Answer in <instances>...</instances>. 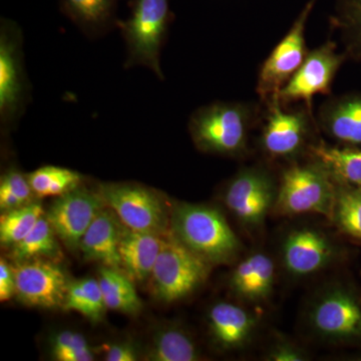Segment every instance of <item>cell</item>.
<instances>
[{
    "mask_svg": "<svg viewBox=\"0 0 361 361\" xmlns=\"http://www.w3.org/2000/svg\"><path fill=\"white\" fill-rule=\"evenodd\" d=\"M262 115L257 104L214 102L192 114L189 133L203 153L239 158L248 152L252 130Z\"/></svg>",
    "mask_w": 361,
    "mask_h": 361,
    "instance_id": "obj_1",
    "label": "cell"
},
{
    "mask_svg": "<svg viewBox=\"0 0 361 361\" xmlns=\"http://www.w3.org/2000/svg\"><path fill=\"white\" fill-rule=\"evenodd\" d=\"M170 231L213 265L234 261L243 249L224 214L212 206L177 204L171 210Z\"/></svg>",
    "mask_w": 361,
    "mask_h": 361,
    "instance_id": "obj_2",
    "label": "cell"
},
{
    "mask_svg": "<svg viewBox=\"0 0 361 361\" xmlns=\"http://www.w3.org/2000/svg\"><path fill=\"white\" fill-rule=\"evenodd\" d=\"M127 20L116 21L127 47V68L145 66L165 80L161 51L173 20L170 0H132Z\"/></svg>",
    "mask_w": 361,
    "mask_h": 361,
    "instance_id": "obj_3",
    "label": "cell"
},
{
    "mask_svg": "<svg viewBox=\"0 0 361 361\" xmlns=\"http://www.w3.org/2000/svg\"><path fill=\"white\" fill-rule=\"evenodd\" d=\"M336 182L322 165L310 158L285 169L278 185L273 210L279 216L317 214L331 218Z\"/></svg>",
    "mask_w": 361,
    "mask_h": 361,
    "instance_id": "obj_4",
    "label": "cell"
},
{
    "mask_svg": "<svg viewBox=\"0 0 361 361\" xmlns=\"http://www.w3.org/2000/svg\"><path fill=\"white\" fill-rule=\"evenodd\" d=\"M213 266L169 229L149 279L152 295L164 303L182 300L205 283Z\"/></svg>",
    "mask_w": 361,
    "mask_h": 361,
    "instance_id": "obj_5",
    "label": "cell"
},
{
    "mask_svg": "<svg viewBox=\"0 0 361 361\" xmlns=\"http://www.w3.org/2000/svg\"><path fill=\"white\" fill-rule=\"evenodd\" d=\"M26 75L23 35L16 21H0V123L2 132H11L25 115L30 101Z\"/></svg>",
    "mask_w": 361,
    "mask_h": 361,
    "instance_id": "obj_6",
    "label": "cell"
},
{
    "mask_svg": "<svg viewBox=\"0 0 361 361\" xmlns=\"http://www.w3.org/2000/svg\"><path fill=\"white\" fill-rule=\"evenodd\" d=\"M263 125L259 144L272 159L295 160L308 154L311 135L317 122L312 111L304 104L296 109L286 108L277 99L264 104Z\"/></svg>",
    "mask_w": 361,
    "mask_h": 361,
    "instance_id": "obj_7",
    "label": "cell"
},
{
    "mask_svg": "<svg viewBox=\"0 0 361 361\" xmlns=\"http://www.w3.org/2000/svg\"><path fill=\"white\" fill-rule=\"evenodd\" d=\"M97 191L130 229L159 235L170 229L172 209L156 190L137 183H103Z\"/></svg>",
    "mask_w": 361,
    "mask_h": 361,
    "instance_id": "obj_8",
    "label": "cell"
},
{
    "mask_svg": "<svg viewBox=\"0 0 361 361\" xmlns=\"http://www.w3.org/2000/svg\"><path fill=\"white\" fill-rule=\"evenodd\" d=\"M278 186L269 171L260 166L241 169L226 183L223 201L247 230H257L276 200Z\"/></svg>",
    "mask_w": 361,
    "mask_h": 361,
    "instance_id": "obj_9",
    "label": "cell"
},
{
    "mask_svg": "<svg viewBox=\"0 0 361 361\" xmlns=\"http://www.w3.org/2000/svg\"><path fill=\"white\" fill-rule=\"evenodd\" d=\"M318 0H310L304 6L290 30L271 51L258 73L257 92L261 103L276 99L280 90L305 61V30L313 8Z\"/></svg>",
    "mask_w": 361,
    "mask_h": 361,
    "instance_id": "obj_10",
    "label": "cell"
},
{
    "mask_svg": "<svg viewBox=\"0 0 361 361\" xmlns=\"http://www.w3.org/2000/svg\"><path fill=\"white\" fill-rule=\"evenodd\" d=\"M308 322L325 341L342 343L361 339V305L353 292L341 286L322 291L311 304Z\"/></svg>",
    "mask_w": 361,
    "mask_h": 361,
    "instance_id": "obj_11",
    "label": "cell"
},
{
    "mask_svg": "<svg viewBox=\"0 0 361 361\" xmlns=\"http://www.w3.org/2000/svg\"><path fill=\"white\" fill-rule=\"evenodd\" d=\"M346 59L348 56L344 51H338L336 42L327 40L308 52L305 61L280 90L277 99L285 106L303 102L313 113V97L331 94L334 78Z\"/></svg>",
    "mask_w": 361,
    "mask_h": 361,
    "instance_id": "obj_12",
    "label": "cell"
},
{
    "mask_svg": "<svg viewBox=\"0 0 361 361\" xmlns=\"http://www.w3.org/2000/svg\"><path fill=\"white\" fill-rule=\"evenodd\" d=\"M16 297L23 305L42 310H63L70 278L56 261L33 259L16 263Z\"/></svg>",
    "mask_w": 361,
    "mask_h": 361,
    "instance_id": "obj_13",
    "label": "cell"
},
{
    "mask_svg": "<svg viewBox=\"0 0 361 361\" xmlns=\"http://www.w3.org/2000/svg\"><path fill=\"white\" fill-rule=\"evenodd\" d=\"M106 204L97 190L84 184L56 197L45 212L59 241L68 250L78 251L85 233Z\"/></svg>",
    "mask_w": 361,
    "mask_h": 361,
    "instance_id": "obj_14",
    "label": "cell"
},
{
    "mask_svg": "<svg viewBox=\"0 0 361 361\" xmlns=\"http://www.w3.org/2000/svg\"><path fill=\"white\" fill-rule=\"evenodd\" d=\"M339 257V249L326 233L310 227L287 233L281 244L284 269L292 277H307L326 269Z\"/></svg>",
    "mask_w": 361,
    "mask_h": 361,
    "instance_id": "obj_15",
    "label": "cell"
},
{
    "mask_svg": "<svg viewBox=\"0 0 361 361\" xmlns=\"http://www.w3.org/2000/svg\"><path fill=\"white\" fill-rule=\"evenodd\" d=\"M213 343L222 351H235L250 343L258 327V317L237 304L218 302L207 315Z\"/></svg>",
    "mask_w": 361,
    "mask_h": 361,
    "instance_id": "obj_16",
    "label": "cell"
},
{
    "mask_svg": "<svg viewBox=\"0 0 361 361\" xmlns=\"http://www.w3.org/2000/svg\"><path fill=\"white\" fill-rule=\"evenodd\" d=\"M318 128L343 147H361V92L329 97L318 110Z\"/></svg>",
    "mask_w": 361,
    "mask_h": 361,
    "instance_id": "obj_17",
    "label": "cell"
},
{
    "mask_svg": "<svg viewBox=\"0 0 361 361\" xmlns=\"http://www.w3.org/2000/svg\"><path fill=\"white\" fill-rule=\"evenodd\" d=\"M274 261L264 252L244 258L232 271L229 287L232 293L247 303L265 302L272 295L276 277Z\"/></svg>",
    "mask_w": 361,
    "mask_h": 361,
    "instance_id": "obj_18",
    "label": "cell"
},
{
    "mask_svg": "<svg viewBox=\"0 0 361 361\" xmlns=\"http://www.w3.org/2000/svg\"><path fill=\"white\" fill-rule=\"evenodd\" d=\"M123 226L108 206L97 214L80 241L78 251L82 252L84 260L122 270L118 244Z\"/></svg>",
    "mask_w": 361,
    "mask_h": 361,
    "instance_id": "obj_19",
    "label": "cell"
},
{
    "mask_svg": "<svg viewBox=\"0 0 361 361\" xmlns=\"http://www.w3.org/2000/svg\"><path fill=\"white\" fill-rule=\"evenodd\" d=\"M163 236L123 226L118 244L121 266L133 281L141 283L149 279L160 254Z\"/></svg>",
    "mask_w": 361,
    "mask_h": 361,
    "instance_id": "obj_20",
    "label": "cell"
},
{
    "mask_svg": "<svg viewBox=\"0 0 361 361\" xmlns=\"http://www.w3.org/2000/svg\"><path fill=\"white\" fill-rule=\"evenodd\" d=\"M121 0H59L61 11L90 39L116 26V11Z\"/></svg>",
    "mask_w": 361,
    "mask_h": 361,
    "instance_id": "obj_21",
    "label": "cell"
},
{
    "mask_svg": "<svg viewBox=\"0 0 361 361\" xmlns=\"http://www.w3.org/2000/svg\"><path fill=\"white\" fill-rule=\"evenodd\" d=\"M307 155L334 182L361 188V147H334L320 141L311 145Z\"/></svg>",
    "mask_w": 361,
    "mask_h": 361,
    "instance_id": "obj_22",
    "label": "cell"
},
{
    "mask_svg": "<svg viewBox=\"0 0 361 361\" xmlns=\"http://www.w3.org/2000/svg\"><path fill=\"white\" fill-rule=\"evenodd\" d=\"M144 360L197 361L201 360V353L193 337L186 329L177 324H166L154 334Z\"/></svg>",
    "mask_w": 361,
    "mask_h": 361,
    "instance_id": "obj_23",
    "label": "cell"
},
{
    "mask_svg": "<svg viewBox=\"0 0 361 361\" xmlns=\"http://www.w3.org/2000/svg\"><path fill=\"white\" fill-rule=\"evenodd\" d=\"M99 282L106 308L127 315H137L142 310L135 282L122 270L101 266Z\"/></svg>",
    "mask_w": 361,
    "mask_h": 361,
    "instance_id": "obj_24",
    "label": "cell"
},
{
    "mask_svg": "<svg viewBox=\"0 0 361 361\" xmlns=\"http://www.w3.org/2000/svg\"><path fill=\"white\" fill-rule=\"evenodd\" d=\"M59 239L45 214L32 228V231L11 247V259L14 263L33 259H49L58 261L63 257Z\"/></svg>",
    "mask_w": 361,
    "mask_h": 361,
    "instance_id": "obj_25",
    "label": "cell"
},
{
    "mask_svg": "<svg viewBox=\"0 0 361 361\" xmlns=\"http://www.w3.org/2000/svg\"><path fill=\"white\" fill-rule=\"evenodd\" d=\"M330 21L348 59L361 63V0H336Z\"/></svg>",
    "mask_w": 361,
    "mask_h": 361,
    "instance_id": "obj_26",
    "label": "cell"
},
{
    "mask_svg": "<svg viewBox=\"0 0 361 361\" xmlns=\"http://www.w3.org/2000/svg\"><path fill=\"white\" fill-rule=\"evenodd\" d=\"M106 308L99 280L71 281L63 310L80 313L92 323L103 322Z\"/></svg>",
    "mask_w": 361,
    "mask_h": 361,
    "instance_id": "obj_27",
    "label": "cell"
},
{
    "mask_svg": "<svg viewBox=\"0 0 361 361\" xmlns=\"http://www.w3.org/2000/svg\"><path fill=\"white\" fill-rule=\"evenodd\" d=\"M330 221L348 237L361 240V188L336 182Z\"/></svg>",
    "mask_w": 361,
    "mask_h": 361,
    "instance_id": "obj_28",
    "label": "cell"
},
{
    "mask_svg": "<svg viewBox=\"0 0 361 361\" xmlns=\"http://www.w3.org/2000/svg\"><path fill=\"white\" fill-rule=\"evenodd\" d=\"M37 198L63 196L84 184V177L77 171L58 166H44L27 174Z\"/></svg>",
    "mask_w": 361,
    "mask_h": 361,
    "instance_id": "obj_29",
    "label": "cell"
},
{
    "mask_svg": "<svg viewBox=\"0 0 361 361\" xmlns=\"http://www.w3.org/2000/svg\"><path fill=\"white\" fill-rule=\"evenodd\" d=\"M45 214L39 201L2 212L0 216V243L13 247L21 241Z\"/></svg>",
    "mask_w": 361,
    "mask_h": 361,
    "instance_id": "obj_30",
    "label": "cell"
},
{
    "mask_svg": "<svg viewBox=\"0 0 361 361\" xmlns=\"http://www.w3.org/2000/svg\"><path fill=\"white\" fill-rule=\"evenodd\" d=\"M27 174L9 166L0 178V209L1 212L13 210L37 201Z\"/></svg>",
    "mask_w": 361,
    "mask_h": 361,
    "instance_id": "obj_31",
    "label": "cell"
},
{
    "mask_svg": "<svg viewBox=\"0 0 361 361\" xmlns=\"http://www.w3.org/2000/svg\"><path fill=\"white\" fill-rule=\"evenodd\" d=\"M52 360L56 361L94 360V350L85 337L73 330H61L49 341Z\"/></svg>",
    "mask_w": 361,
    "mask_h": 361,
    "instance_id": "obj_32",
    "label": "cell"
},
{
    "mask_svg": "<svg viewBox=\"0 0 361 361\" xmlns=\"http://www.w3.org/2000/svg\"><path fill=\"white\" fill-rule=\"evenodd\" d=\"M266 360L271 361H304L308 360L307 353L300 346L286 338L277 337L270 346Z\"/></svg>",
    "mask_w": 361,
    "mask_h": 361,
    "instance_id": "obj_33",
    "label": "cell"
},
{
    "mask_svg": "<svg viewBox=\"0 0 361 361\" xmlns=\"http://www.w3.org/2000/svg\"><path fill=\"white\" fill-rule=\"evenodd\" d=\"M104 351V360L106 361H135L140 356L137 348L129 342L106 345Z\"/></svg>",
    "mask_w": 361,
    "mask_h": 361,
    "instance_id": "obj_34",
    "label": "cell"
},
{
    "mask_svg": "<svg viewBox=\"0 0 361 361\" xmlns=\"http://www.w3.org/2000/svg\"><path fill=\"white\" fill-rule=\"evenodd\" d=\"M16 275L13 266L8 264L6 260H0V301L6 302L16 296Z\"/></svg>",
    "mask_w": 361,
    "mask_h": 361,
    "instance_id": "obj_35",
    "label": "cell"
}]
</instances>
